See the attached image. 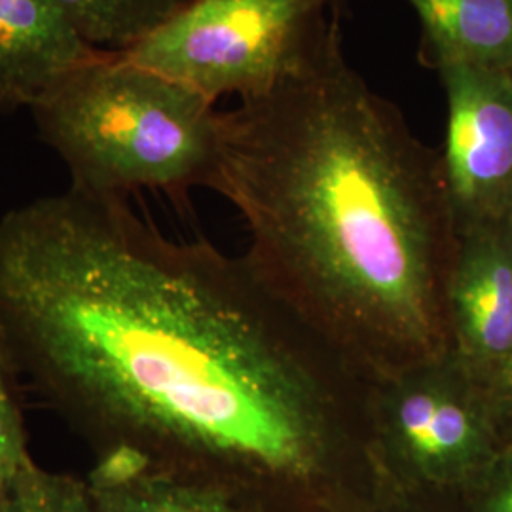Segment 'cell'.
<instances>
[{
    "label": "cell",
    "mask_w": 512,
    "mask_h": 512,
    "mask_svg": "<svg viewBox=\"0 0 512 512\" xmlns=\"http://www.w3.org/2000/svg\"><path fill=\"white\" fill-rule=\"evenodd\" d=\"M0 334L95 456L129 448L268 512H372L368 382L211 241L69 190L0 217Z\"/></svg>",
    "instance_id": "cell-1"
},
{
    "label": "cell",
    "mask_w": 512,
    "mask_h": 512,
    "mask_svg": "<svg viewBox=\"0 0 512 512\" xmlns=\"http://www.w3.org/2000/svg\"><path fill=\"white\" fill-rule=\"evenodd\" d=\"M249 230L255 274L368 384L450 351L458 249L440 152L353 71H308L220 112L209 184Z\"/></svg>",
    "instance_id": "cell-2"
},
{
    "label": "cell",
    "mask_w": 512,
    "mask_h": 512,
    "mask_svg": "<svg viewBox=\"0 0 512 512\" xmlns=\"http://www.w3.org/2000/svg\"><path fill=\"white\" fill-rule=\"evenodd\" d=\"M29 110L74 188L120 198L148 188L184 202L213 179L220 110L124 54L101 52Z\"/></svg>",
    "instance_id": "cell-3"
},
{
    "label": "cell",
    "mask_w": 512,
    "mask_h": 512,
    "mask_svg": "<svg viewBox=\"0 0 512 512\" xmlns=\"http://www.w3.org/2000/svg\"><path fill=\"white\" fill-rule=\"evenodd\" d=\"M336 0H190L122 54L217 103L262 97L342 40Z\"/></svg>",
    "instance_id": "cell-4"
},
{
    "label": "cell",
    "mask_w": 512,
    "mask_h": 512,
    "mask_svg": "<svg viewBox=\"0 0 512 512\" xmlns=\"http://www.w3.org/2000/svg\"><path fill=\"white\" fill-rule=\"evenodd\" d=\"M368 420L393 494L458 499L503 444L482 387L450 351L368 384Z\"/></svg>",
    "instance_id": "cell-5"
},
{
    "label": "cell",
    "mask_w": 512,
    "mask_h": 512,
    "mask_svg": "<svg viewBox=\"0 0 512 512\" xmlns=\"http://www.w3.org/2000/svg\"><path fill=\"white\" fill-rule=\"evenodd\" d=\"M448 103L442 173L458 234L497 226L512 200V74L442 67Z\"/></svg>",
    "instance_id": "cell-6"
},
{
    "label": "cell",
    "mask_w": 512,
    "mask_h": 512,
    "mask_svg": "<svg viewBox=\"0 0 512 512\" xmlns=\"http://www.w3.org/2000/svg\"><path fill=\"white\" fill-rule=\"evenodd\" d=\"M450 353L480 380L512 351V245L501 224L458 234L446 279Z\"/></svg>",
    "instance_id": "cell-7"
},
{
    "label": "cell",
    "mask_w": 512,
    "mask_h": 512,
    "mask_svg": "<svg viewBox=\"0 0 512 512\" xmlns=\"http://www.w3.org/2000/svg\"><path fill=\"white\" fill-rule=\"evenodd\" d=\"M99 54L54 0H0V114L31 109Z\"/></svg>",
    "instance_id": "cell-8"
},
{
    "label": "cell",
    "mask_w": 512,
    "mask_h": 512,
    "mask_svg": "<svg viewBox=\"0 0 512 512\" xmlns=\"http://www.w3.org/2000/svg\"><path fill=\"white\" fill-rule=\"evenodd\" d=\"M99 512H268L236 488L116 448L95 459L86 478Z\"/></svg>",
    "instance_id": "cell-9"
},
{
    "label": "cell",
    "mask_w": 512,
    "mask_h": 512,
    "mask_svg": "<svg viewBox=\"0 0 512 512\" xmlns=\"http://www.w3.org/2000/svg\"><path fill=\"white\" fill-rule=\"evenodd\" d=\"M421 23L420 63L512 71V0H406Z\"/></svg>",
    "instance_id": "cell-10"
},
{
    "label": "cell",
    "mask_w": 512,
    "mask_h": 512,
    "mask_svg": "<svg viewBox=\"0 0 512 512\" xmlns=\"http://www.w3.org/2000/svg\"><path fill=\"white\" fill-rule=\"evenodd\" d=\"M80 38L122 54L160 29L190 0H54Z\"/></svg>",
    "instance_id": "cell-11"
},
{
    "label": "cell",
    "mask_w": 512,
    "mask_h": 512,
    "mask_svg": "<svg viewBox=\"0 0 512 512\" xmlns=\"http://www.w3.org/2000/svg\"><path fill=\"white\" fill-rule=\"evenodd\" d=\"M0 512H99L86 480L52 473L35 461L0 494Z\"/></svg>",
    "instance_id": "cell-12"
},
{
    "label": "cell",
    "mask_w": 512,
    "mask_h": 512,
    "mask_svg": "<svg viewBox=\"0 0 512 512\" xmlns=\"http://www.w3.org/2000/svg\"><path fill=\"white\" fill-rule=\"evenodd\" d=\"M19 372L0 334V494L33 458L19 401Z\"/></svg>",
    "instance_id": "cell-13"
},
{
    "label": "cell",
    "mask_w": 512,
    "mask_h": 512,
    "mask_svg": "<svg viewBox=\"0 0 512 512\" xmlns=\"http://www.w3.org/2000/svg\"><path fill=\"white\" fill-rule=\"evenodd\" d=\"M456 503L461 512H512V437Z\"/></svg>",
    "instance_id": "cell-14"
},
{
    "label": "cell",
    "mask_w": 512,
    "mask_h": 512,
    "mask_svg": "<svg viewBox=\"0 0 512 512\" xmlns=\"http://www.w3.org/2000/svg\"><path fill=\"white\" fill-rule=\"evenodd\" d=\"M478 384L490 408L501 440L512 437V351L492 366Z\"/></svg>",
    "instance_id": "cell-15"
},
{
    "label": "cell",
    "mask_w": 512,
    "mask_h": 512,
    "mask_svg": "<svg viewBox=\"0 0 512 512\" xmlns=\"http://www.w3.org/2000/svg\"><path fill=\"white\" fill-rule=\"evenodd\" d=\"M372 512H458L456 499L416 497V495L384 492Z\"/></svg>",
    "instance_id": "cell-16"
},
{
    "label": "cell",
    "mask_w": 512,
    "mask_h": 512,
    "mask_svg": "<svg viewBox=\"0 0 512 512\" xmlns=\"http://www.w3.org/2000/svg\"><path fill=\"white\" fill-rule=\"evenodd\" d=\"M501 228H503L505 236H507V239L511 241L512 245V200L511 203H509V209H507L505 217H503V222H501Z\"/></svg>",
    "instance_id": "cell-17"
},
{
    "label": "cell",
    "mask_w": 512,
    "mask_h": 512,
    "mask_svg": "<svg viewBox=\"0 0 512 512\" xmlns=\"http://www.w3.org/2000/svg\"><path fill=\"white\" fill-rule=\"evenodd\" d=\"M348 2H351V0H336V4H338V8H340V10H342Z\"/></svg>",
    "instance_id": "cell-18"
},
{
    "label": "cell",
    "mask_w": 512,
    "mask_h": 512,
    "mask_svg": "<svg viewBox=\"0 0 512 512\" xmlns=\"http://www.w3.org/2000/svg\"><path fill=\"white\" fill-rule=\"evenodd\" d=\"M511 74H512V71H511Z\"/></svg>",
    "instance_id": "cell-19"
}]
</instances>
